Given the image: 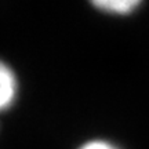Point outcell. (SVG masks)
<instances>
[{
  "label": "cell",
  "mask_w": 149,
  "mask_h": 149,
  "mask_svg": "<svg viewBox=\"0 0 149 149\" xmlns=\"http://www.w3.org/2000/svg\"><path fill=\"white\" fill-rule=\"evenodd\" d=\"M97 8L112 14H128L135 10L141 0H91Z\"/></svg>",
  "instance_id": "obj_2"
},
{
  "label": "cell",
  "mask_w": 149,
  "mask_h": 149,
  "mask_svg": "<svg viewBox=\"0 0 149 149\" xmlns=\"http://www.w3.org/2000/svg\"><path fill=\"white\" fill-rule=\"evenodd\" d=\"M79 149H122V148H119L117 145H115L111 141H107V139H93V141H88L84 145H81Z\"/></svg>",
  "instance_id": "obj_3"
},
{
  "label": "cell",
  "mask_w": 149,
  "mask_h": 149,
  "mask_svg": "<svg viewBox=\"0 0 149 149\" xmlns=\"http://www.w3.org/2000/svg\"><path fill=\"white\" fill-rule=\"evenodd\" d=\"M18 93V84L14 72L0 61V112L6 111L14 104Z\"/></svg>",
  "instance_id": "obj_1"
}]
</instances>
